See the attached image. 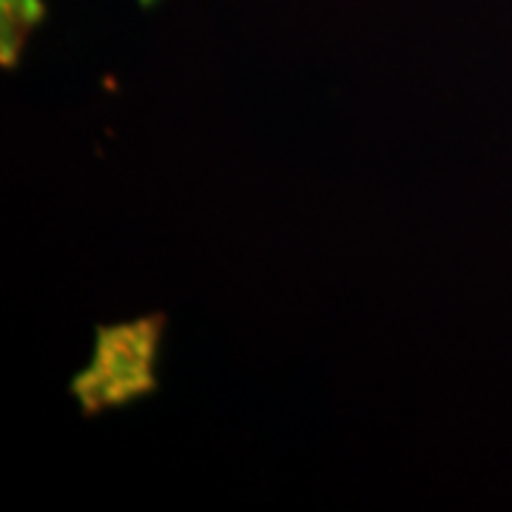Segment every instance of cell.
I'll use <instances>...</instances> for the list:
<instances>
[{
	"mask_svg": "<svg viewBox=\"0 0 512 512\" xmlns=\"http://www.w3.org/2000/svg\"><path fill=\"white\" fill-rule=\"evenodd\" d=\"M160 316L123 328L100 330L94 365L77 379L74 393L83 407L94 413L100 407L120 404L151 390V362L160 336Z\"/></svg>",
	"mask_w": 512,
	"mask_h": 512,
	"instance_id": "obj_1",
	"label": "cell"
},
{
	"mask_svg": "<svg viewBox=\"0 0 512 512\" xmlns=\"http://www.w3.org/2000/svg\"><path fill=\"white\" fill-rule=\"evenodd\" d=\"M43 6L40 0H0V15H3V60H15L18 49L23 46L26 35L40 18Z\"/></svg>",
	"mask_w": 512,
	"mask_h": 512,
	"instance_id": "obj_2",
	"label": "cell"
}]
</instances>
